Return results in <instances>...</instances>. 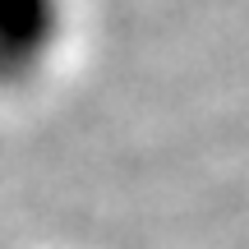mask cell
Segmentation results:
<instances>
[{
	"label": "cell",
	"instance_id": "6da1fadb",
	"mask_svg": "<svg viewBox=\"0 0 249 249\" xmlns=\"http://www.w3.org/2000/svg\"><path fill=\"white\" fill-rule=\"evenodd\" d=\"M74 0H0V97H23L60 65Z\"/></svg>",
	"mask_w": 249,
	"mask_h": 249
}]
</instances>
